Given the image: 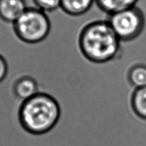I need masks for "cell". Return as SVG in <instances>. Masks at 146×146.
I'll use <instances>...</instances> for the list:
<instances>
[{
    "label": "cell",
    "mask_w": 146,
    "mask_h": 146,
    "mask_svg": "<svg viewBox=\"0 0 146 146\" xmlns=\"http://www.w3.org/2000/svg\"><path fill=\"white\" fill-rule=\"evenodd\" d=\"M14 93L19 99L24 101L39 93L38 84L32 77L22 76L14 83Z\"/></svg>",
    "instance_id": "obj_6"
},
{
    "label": "cell",
    "mask_w": 146,
    "mask_h": 146,
    "mask_svg": "<svg viewBox=\"0 0 146 146\" xmlns=\"http://www.w3.org/2000/svg\"><path fill=\"white\" fill-rule=\"evenodd\" d=\"M8 73V65L5 58L0 54V83L6 78Z\"/></svg>",
    "instance_id": "obj_12"
},
{
    "label": "cell",
    "mask_w": 146,
    "mask_h": 146,
    "mask_svg": "<svg viewBox=\"0 0 146 146\" xmlns=\"http://www.w3.org/2000/svg\"><path fill=\"white\" fill-rule=\"evenodd\" d=\"M108 16L107 21L121 42L135 39L144 29L145 15L136 6Z\"/></svg>",
    "instance_id": "obj_4"
},
{
    "label": "cell",
    "mask_w": 146,
    "mask_h": 146,
    "mask_svg": "<svg viewBox=\"0 0 146 146\" xmlns=\"http://www.w3.org/2000/svg\"><path fill=\"white\" fill-rule=\"evenodd\" d=\"M128 79L135 89L146 87V66L137 64L132 67L128 73Z\"/></svg>",
    "instance_id": "obj_10"
},
{
    "label": "cell",
    "mask_w": 146,
    "mask_h": 146,
    "mask_svg": "<svg viewBox=\"0 0 146 146\" xmlns=\"http://www.w3.org/2000/svg\"><path fill=\"white\" fill-rule=\"evenodd\" d=\"M27 9L24 0H0V19L14 24Z\"/></svg>",
    "instance_id": "obj_5"
},
{
    "label": "cell",
    "mask_w": 146,
    "mask_h": 146,
    "mask_svg": "<svg viewBox=\"0 0 146 146\" xmlns=\"http://www.w3.org/2000/svg\"><path fill=\"white\" fill-rule=\"evenodd\" d=\"M60 114L57 100L50 94L39 92L22 101L18 115L20 124L27 132L33 135H43L57 125Z\"/></svg>",
    "instance_id": "obj_2"
},
{
    "label": "cell",
    "mask_w": 146,
    "mask_h": 146,
    "mask_svg": "<svg viewBox=\"0 0 146 146\" xmlns=\"http://www.w3.org/2000/svg\"><path fill=\"white\" fill-rule=\"evenodd\" d=\"M36 7L44 12H52L60 8L61 0H33Z\"/></svg>",
    "instance_id": "obj_11"
},
{
    "label": "cell",
    "mask_w": 146,
    "mask_h": 146,
    "mask_svg": "<svg viewBox=\"0 0 146 146\" xmlns=\"http://www.w3.org/2000/svg\"><path fill=\"white\" fill-rule=\"evenodd\" d=\"M95 0H61L60 8L70 16H81L87 13Z\"/></svg>",
    "instance_id": "obj_7"
},
{
    "label": "cell",
    "mask_w": 146,
    "mask_h": 146,
    "mask_svg": "<svg viewBox=\"0 0 146 146\" xmlns=\"http://www.w3.org/2000/svg\"><path fill=\"white\" fill-rule=\"evenodd\" d=\"M137 1L138 0H95V4L100 10L109 15L135 7Z\"/></svg>",
    "instance_id": "obj_8"
},
{
    "label": "cell",
    "mask_w": 146,
    "mask_h": 146,
    "mask_svg": "<svg viewBox=\"0 0 146 146\" xmlns=\"http://www.w3.org/2000/svg\"><path fill=\"white\" fill-rule=\"evenodd\" d=\"M13 24L17 37L31 44L44 41L51 29V23L46 12L37 7H27Z\"/></svg>",
    "instance_id": "obj_3"
},
{
    "label": "cell",
    "mask_w": 146,
    "mask_h": 146,
    "mask_svg": "<svg viewBox=\"0 0 146 146\" xmlns=\"http://www.w3.org/2000/svg\"><path fill=\"white\" fill-rule=\"evenodd\" d=\"M120 43L107 20L87 24L79 37L82 54L88 61L95 64H104L117 58L121 50Z\"/></svg>",
    "instance_id": "obj_1"
},
{
    "label": "cell",
    "mask_w": 146,
    "mask_h": 146,
    "mask_svg": "<svg viewBox=\"0 0 146 146\" xmlns=\"http://www.w3.org/2000/svg\"><path fill=\"white\" fill-rule=\"evenodd\" d=\"M131 105L135 113L146 120V87L136 88L132 96Z\"/></svg>",
    "instance_id": "obj_9"
}]
</instances>
